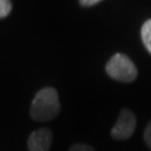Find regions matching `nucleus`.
<instances>
[{
  "label": "nucleus",
  "mask_w": 151,
  "mask_h": 151,
  "mask_svg": "<svg viewBox=\"0 0 151 151\" xmlns=\"http://www.w3.org/2000/svg\"><path fill=\"white\" fill-rule=\"evenodd\" d=\"M68 151H95L91 146L85 143H75L70 148Z\"/></svg>",
  "instance_id": "nucleus-7"
},
{
  "label": "nucleus",
  "mask_w": 151,
  "mask_h": 151,
  "mask_svg": "<svg viewBox=\"0 0 151 151\" xmlns=\"http://www.w3.org/2000/svg\"><path fill=\"white\" fill-rule=\"evenodd\" d=\"M137 127V119L134 113L129 109H122L113 128L111 130V137L116 141L128 140L134 133Z\"/></svg>",
  "instance_id": "nucleus-3"
},
{
  "label": "nucleus",
  "mask_w": 151,
  "mask_h": 151,
  "mask_svg": "<svg viewBox=\"0 0 151 151\" xmlns=\"http://www.w3.org/2000/svg\"><path fill=\"white\" fill-rule=\"evenodd\" d=\"M101 0H80V4L82 6H86V7H90V6H93L100 2Z\"/></svg>",
  "instance_id": "nucleus-9"
},
{
  "label": "nucleus",
  "mask_w": 151,
  "mask_h": 151,
  "mask_svg": "<svg viewBox=\"0 0 151 151\" xmlns=\"http://www.w3.org/2000/svg\"><path fill=\"white\" fill-rule=\"evenodd\" d=\"M12 9L10 0H0V18H5L10 14Z\"/></svg>",
  "instance_id": "nucleus-6"
},
{
  "label": "nucleus",
  "mask_w": 151,
  "mask_h": 151,
  "mask_svg": "<svg viewBox=\"0 0 151 151\" xmlns=\"http://www.w3.org/2000/svg\"><path fill=\"white\" fill-rule=\"evenodd\" d=\"M143 138H145V141H146L147 146L151 149V121L148 123L146 130H145V134H143Z\"/></svg>",
  "instance_id": "nucleus-8"
},
{
  "label": "nucleus",
  "mask_w": 151,
  "mask_h": 151,
  "mask_svg": "<svg viewBox=\"0 0 151 151\" xmlns=\"http://www.w3.org/2000/svg\"><path fill=\"white\" fill-rule=\"evenodd\" d=\"M60 111L58 93L53 87H44L38 91L30 105V116L38 122L55 119Z\"/></svg>",
  "instance_id": "nucleus-1"
},
{
  "label": "nucleus",
  "mask_w": 151,
  "mask_h": 151,
  "mask_svg": "<svg viewBox=\"0 0 151 151\" xmlns=\"http://www.w3.org/2000/svg\"><path fill=\"white\" fill-rule=\"evenodd\" d=\"M141 38L146 48L151 53V19L147 20L141 28Z\"/></svg>",
  "instance_id": "nucleus-5"
},
{
  "label": "nucleus",
  "mask_w": 151,
  "mask_h": 151,
  "mask_svg": "<svg viewBox=\"0 0 151 151\" xmlns=\"http://www.w3.org/2000/svg\"><path fill=\"white\" fill-rule=\"evenodd\" d=\"M105 70L110 77L125 83L134 81L138 76V70L133 62L128 56L120 53L111 57V60L106 64Z\"/></svg>",
  "instance_id": "nucleus-2"
},
{
  "label": "nucleus",
  "mask_w": 151,
  "mask_h": 151,
  "mask_svg": "<svg viewBox=\"0 0 151 151\" xmlns=\"http://www.w3.org/2000/svg\"><path fill=\"white\" fill-rule=\"evenodd\" d=\"M53 142V132L48 128H42L32 132L28 138L29 151H49Z\"/></svg>",
  "instance_id": "nucleus-4"
}]
</instances>
